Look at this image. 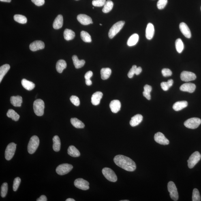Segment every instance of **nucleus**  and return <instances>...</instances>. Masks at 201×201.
<instances>
[{"label": "nucleus", "instance_id": "obj_11", "mask_svg": "<svg viewBox=\"0 0 201 201\" xmlns=\"http://www.w3.org/2000/svg\"><path fill=\"white\" fill-rule=\"evenodd\" d=\"M74 185L77 188L83 190H88L89 188V183L82 178H78L75 180Z\"/></svg>", "mask_w": 201, "mask_h": 201}, {"label": "nucleus", "instance_id": "obj_55", "mask_svg": "<svg viewBox=\"0 0 201 201\" xmlns=\"http://www.w3.org/2000/svg\"><path fill=\"white\" fill-rule=\"evenodd\" d=\"M1 2H10L11 0H0Z\"/></svg>", "mask_w": 201, "mask_h": 201}, {"label": "nucleus", "instance_id": "obj_56", "mask_svg": "<svg viewBox=\"0 0 201 201\" xmlns=\"http://www.w3.org/2000/svg\"><path fill=\"white\" fill-rule=\"evenodd\" d=\"M66 201H75V200L74 199H72V198H69L67 199L66 200Z\"/></svg>", "mask_w": 201, "mask_h": 201}, {"label": "nucleus", "instance_id": "obj_26", "mask_svg": "<svg viewBox=\"0 0 201 201\" xmlns=\"http://www.w3.org/2000/svg\"><path fill=\"white\" fill-rule=\"evenodd\" d=\"M53 141V148L54 151L56 152L59 151L61 148V142L59 137L57 135L54 136Z\"/></svg>", "mask_w": 201, "mask_h": 201}, {"label": "nucleus", "instance_id": "obj_59", "mask_svg": "<svg viewBox=\"0 0 201 201\" xmlns=\"http://www.w3.org/2000/svg\"><path fill=\"white\" fill-rule=\"evenodd\" d=\"M76 1H78V0H76Z\"/></svg>", "mask_w": 201, "mask_h": 201}, {"label": "nucleus", "instance_id": "obj_17", "mask_svg": "<svg viewBox=\"0 0 201 201\" xmlns=\"http://www.w3.org/2000/svg\"><path fill=\"white\" fill-rule=\"evenodd\" d=\"M180 31L184 36L187 38H190L191 36V33L188 26L185 22H181L179 25Z\"/></svg>", "mask_w": 201, "mask_h": 201}, {"label": "nucleus", "instance_id": "obj_13", "mask_svg": "<svg viewBox=\"0 0 201 201\" xmlns=\"http://www.w3.org/2000/svg\"><path fill=\"white\" fill-rule=\"evenodd\" d=\"M180 78L183 81L189 82L196 80V76L194 73L185 71L181 73Z\"/></svg>", "mask_w": 201, "mask_h": 201}, {"label": "nucleus", "instance_id": "obj_38", "mask_svg": "<svg viewBox=\"0 0 201 201\" xmlns=\"http://www.w3.org/2000/svg\"><path fill=\"white\" fill-rule=\"evenodd\" d=\"M80 37L82 40L86 43H90L92 41L91 36L87 32L83 31L81 32Z\"/></svg>", "mask_w": 201, "mask_h": 201}, {"label": "nucleus", "instance_id": "obj_1", "mask_svg": "<svg viewBox=\"0 0 201 201\" xmlns=\"http://www.w3.org/2000/svg\"><path fill=\"white\" fill-rule=\"evenodd\" d=\"M114 161L118 167L128 171H134L136 169V165L135 162L125 156L120 155L116 156Z\"/></svg>", "mask_w": 201, "mask_h": 201}, {"label": "nucleus", "instance_id": "obj_30", "mask_svg": "<svg viewBox=\"0 0 201 201\" xmlns=\"http://www.w3.org/2000/svg\"><path fill=\"white\" fill-rule=\"evenodd\" d=\"M63 35L65 40L69 41L72 40L75 38V34L72 30L66 29L64 32Z\"/></svg>", "mask_w": 201, "mask_h": 201}, {"label": "nucleus", "instance_id": "obj_40", "mask_svg": "<svg viewBox=\"0 0 201 201\" xmlns=\"http://www.w3.org/2000/svg\"><path fill=\"white\" fill-rule=\"evenodd\" d=\"M175 45L177 52L178 53H181L184 48V44L181 39H177L176 41Z\"/></svg>", "mask_w": 201, "mask_h": 201}, {"label": "nucleus", "instance_id": "obj_37", "mask_svg": "<svg viewBox=\"0 0 201 201\" xmlns=\"http://www.w3.org/2000/svg\"><path fill=\"white\" fill-rule=\"evenodd\" d=\"M152 90V88L151 86L146 85L144 87V91L143 94L144 97H145L148 100L151 99V93Z\"/></svg>", "mask_w": 201, "mask_h": 201}, {"label": "nucleus", "instance_id": "obj_45", "mask_svg": "<svg viewBox=\"0 0 201 201\" xmlns=\"http://www.w3.org/2000/svg\"><path fill=\"white\" fill-rule=\"evenodd\" d=\"M106 1V0H94L92 4L94 7H101L104 6Z\"/></svg>", "mask_w": 201, "mask_h": 201}, {"label": "nucleus", "instance_id": "obj_42", "mask_svg": "<svg viewBox=\"0 0 201 201\" xmlns=\"http://www.w3.org/2000/svg\"><path fill=\"white\" fill-rule=\"evenodd\" d=\"M7 190H8V185L7 183H3L1 187V195L2 198H5L6 196Z\"/></svg>", "mask_w": 201, "mask_h": 201}, {"label": "nucleus", "instance_id": "obj_12", "mask_svg": "<svg viewBox=\"0 0 201 201\" xmlns=\"http://www.w3.org/2000/svg\"><path fill=\"white\" fill-rule=\"evenodd\" d=\"M154 140L157 143L162 145H168L170 143L169 140L166 138L163 133L158 132L155 135Z\"/></svg>", "mask_w": 201, "mask_h": 201}, {"label": "nucleus", "instance_id": "obj_7", "mask_svg": "<svg viewBox=\"0 0 201 201\" xmlns=\"http://www.w3.org/2000/svg\"><path fill=\"white\" fill-rule=\"evenodd\" d=\"M201 158V155L199 152L196 151L193 153L187 161L189 168L191 169L194 168L197 163L200 161Z\"/></svg>", "mask_w": 201, "mask_h": 201}, {"label": "nucleus", "instance_id": "obj_44", "mask_svg": "<svg viewBox=\"0 0 201 201\" xmlns=\"http://www.w3.org/2000/svg\"><path fill=\"white\" fill-rule=\"evenodd\" d=\"M21 180L20 177H16L14 180L13 183V189L14 191L17 190L19 187Z\"/></svg>", "mask_w": 201, "mask_h": 201}, {"label": "nucleus", "instance_id": "obj_25", "mask_svg": "<svg viewBox=\"0 0 201 201\" xmlns=\"http://www.w3.org/2000/svg\"><path fill=\"white\" fill-rule=\"evenodd\" d=\"M21 84L22 86L28 91H31L34 89L35 87V85L34 83L26 80L25 79L22 80Z\"/></svg>", "mask_w": 201, "mask_h": 201}, {"label": "nucleus", "instance_id": "obj_16", "mask_svg": "<svg viewBox=\"0 0 201 201\" xmlns=\"http://www.w3.org/2000/svg\"><path fill=\"white\" fill-rule=\"evenodd\" d=\"M196 85L191 83H187L184 84L180 86V90L182 91L189 92L193 93L196 89Z\"/></svg>", "mask_w": 201, "mask_h": 201}, {"label": "nucleus", "instance_id": "obj_23", "mask_svg": "<svg viewBox=\"0 0 201 201\" xmlns=\"http://www.w3.org/2000/svg\"><path fill=\"white\" fill-rule=\"evenodd\" d=\"M10 102L13 106L20 107L21 106L22 103V97L19 95L11 97L10 98Z\"/></svg>", "mask_w": 201, "mask_h": 201}, {"label": "nucleus", "instance_id": "obj_5", "mask_svg": "<svg viewBox=\"0 0 201 201\" xmlns=\"http://www.w3.org/2000/svg\"><path fill=\"white\" fill-rule=\"evenodd\" d=\"M102 173L105 178L108 181L112 182H115L117 181V176L111 169L106 167L103 169Z\"/></svg>", "mask_w": 201, "mask_h": 201}, {"label": "nucleus", "instance_id": "obj_60", "mask_svg": "<svg viewBox=\"0 0 201 201\" xmlns=\"http://www.w3.org/2000/svg\"></svg>", "mask_w": 201, "mask_h": 201}, {"label": "nucleus", "instance_id": "obj_9", "mask_svg": "<svg viewBox=\"0 0 201 201\" xmlns=\"http://www.w3.org/2000/svg\"><path fill=\"white\" fill-rule=\"evenodd\" d=\"M201 123V120L198 118H192L187 120L184 125L188 128L195 129L198 127Z\"/></svg>", "mask_w": 201, "mask_h": 201}, {"label": "nucleus", "instance_id": "obj_41", "mask_svg": "<svg viewBox=\"0 0 201 201\" xmlns=\"http://www.w3.org/2000/svg\"><path fill=\"white\" fill-rule=\"evenodd\" d=\"M173 80H168L167 82H162L161 84L162 88L164 91H167L173 84Z\"/></svg>", "mask_w": 201, "mask_h": 201}, {"label": "nucleus", "instance_id": "obj_28", "mask_svg": "<svg viewBox=\"0 0 201 201\" xmlns=\"http://www.w3.org/2000/svg\"><path fill=\"white\" fill-rule=\"evenodd\" d=\"M73 63L76 69L81 68L85 63L84 60H80L76 55H74L72 57Z\"/></svg>", "mask_w": 201, "mask_h": 201}, {"label": "nucleus", "instance_id": "obj_48", "mask_svg": "<svg viewBox=\"0 0 201 201\" xmlns=\"http://www.w3.org/2000/svg\"><path fill=\"white\" fill-rule=\"evenodd\" d=\"M137 66L136 65H133L132 67V68L130 70L128 74V76L130 78H131L134 76V75L135 74V72H136V69L137 68Z\"/></svg>", "mask_w": 201, "mask_h": 201}, {"label": "nucleus", "instance_id": "obj_8", "mask_svg": "<svg viewBox=\"0 0 201 201\" xmlns=\"http://www.w3.org/2000/svg\"><path fill=\"white\" fill-rule=\"evenodd\" d=\"M16 147V144L14 143H11L7 146L5 152V158L7 161L12 159L15 154Z\"/></svg>", "mask_w": 201, "mask_h": 201}, {"label": "nucleus", "instance_id": "obj_2", "mask_svg": "<svg viewBox=\"0 0 201 201\" xmlns=\"http://www.w3.org/2000/svg\"><path fill=\"white\" fill-rule=\"evenodd\" d=\"M33 108L34 113L37 116H42L44 113V103L42 99H36L34 102Z\"/></svg>", "mask_w": 201, "mask_h": 201}, {"label": "nucleus", "instance_id": "obj_19", "mask_svg": "<svg viewBox=\"0 0 201 201\" xmlns=\"http://www.w3.org/2000/svg\"><path fill=\"white\" fill-rule=\"evenodd\" d=\"M103 96V94L100 91H97L94 93L91 97V103L94 106H97L100 103Z\"/></svg>", "mask_w": 201, "mask_h": 201}, {"label": "nucleus", "instance_id": "obj_36", "mask_svg": "<svg viewBox=\"0 0 201 201\" xmlns=\"http://www.w3.org/2000/svg\"><path fill=\"white\" fill-rule=\"evenodd\" d=\"M113 2L110 0H108L106 1V2L102 10L103 12L104 13H107L110 12L113 8Z\"/></svg>", "mask_w": 201, "mask_h": 201}, {"label": "nucleus", "instance_id": "obj_27", "mask_svg": "<svg viewBox=\"0 0 201 201\" xmlns=\"http://www.w3.org/2000/svg\"><path fill=\"white\" fill-rule=\"evenodd\" d=\"M67 153L73 157H78L80 156V151L75 146L73 145L69 146L67 150Z\"/></svg>", "mask_w": 201, "mask_h": 201}, {"label": "nucleus", "instance_id": "obj_33", "mask_svg": "<svg viewBox=\"0 0 201 201\" xmlns=\"http://www.w3.org/2000/svg\"><path fill=\"white\" fill-rule=\"evenodd\" d=\"M112 70L109 68H103L101 70V77L103 80H106L110 77Z\"/></svg>", "mask_w": 201, "mask_h": 201}, {"label": "nucleus", "instance_id": "obj_10", "mask_svg": "<svg viewBox=\"0 0 201 201\" xmlns=\"http://www.w3.org/2000/svg\"><path fill=\"white\" fill-rule=\"evenodd\" d=\"M168 190L172 199L174 201H177L178 199L177 189L173 182L171 181L169 182L168 184Z\"/></svg>", "mask_w": 201, "mask_h": 201}, {"label": "nucleus", "instance_id": "obj_49", "mask_svg": "<svg viewBox=\"0 0 201 201\" xmlns=\"http://www.w3.org/2000/svg\"><path fill=\"white\" fill-rule=\"evenodd\" d=\"M162 74L164 77L170 76L172 75V72L170 69L165 68L162 71Z\"/></svg>", "mask_w": 201, "mask_h": 201}, {"label": "nucleus", "instance_id": "obj_32", "mask_svg": "<svg viewBox=\"0 0 201 201\" xmlns=\"http://www.w3.org/2000/svg\"><path fill=\"white\" fill-rule=\"evenodd\" d=\"M71 122L75 127L77 129H82L85 127L84 124L76 118H71Z\"/></svg>", "mask_w": 201, "mask_h": 201}, {"label": "nucleus", "instance_id": "obj_35", "mask_svg": "<svg viewBox=\"0 0 201 201\" xmlns=\"http://www.w3.org/2000/svg\"><path fill=\"white\" fill-rule=\"evenodd\" d=\"M7 117L11 118L13 121H18L20 118V115L12 109L8 110L7 113Z\"/></svg>", "mask_w": 201, "mask_h": 201}, {"label": "nucleus", "instance_id": "obj_51", "mask_svg": "<svg viewBox=\"0 0 201 201\" xmlns=\"http://www.w3.org/2000/svg\"><path fill=\"white\" fill-rule=\"evenodd\" d=\"M93 75V73L91 71H88L85 75V80H89Z\"/></svg>", "mask_w": 201, "mask_h": 201}, {"label": "nucleus", "instance_id": "obj_39", "mask_svg": "<svg viewBox=\"0 0 201 201\" xmlns=\"http://www.w3.org/2000/svg\"><path fill=\"white\" fill-rule=\"evenodd\" d=\"M15 21L18 23L24 24L27 23V18L26 17L21 15H15L14 17Z\"/></svg>", "mask_w": 201, "mask_h": 201}, {"label": "nucleus", "instance_id": "obj_22", "mask_svg": "<svg viewBox=\"0 0 201 201\" xmlns=\"http://www.w3.org/2000/svg\"><path fill=\"white\" fill-rule=\"evenodd\" d=\"M63 17L61 15L57 16L53 22V27L55 29H59L62 27L63 25Z\"/></svg>", "mask_w": 201, "mask_h": 201}, {"label": "nucleus", "instance_id": "obj_3", "mask_svg": "<svg viewBox=\"0 0 201 201\" xmlns=\"http://www.w3.org/2000/svg\"><path fill=\"white\" fill-rule=\"evenodd\" d=\"M40 140L38 136H33L30 138L28 145V151L31 154H32L36 151L38 148Z\"/></svg>", "mask_w": 201, "mask_h": 201}, {"label": "nucleus", "instance_id": "obj_53", "mask_svg": "<svg viewBox=\"0 0 201 201\" xmlns=\"http://www.w3.org/2000/svg\"><path fill=\"white\" fill-rule=\"evenodd\" d=\"M142 69L140 67H137L136 70V72H135V74L138 75H139L141 72H142Z\"/></svg>", "mask_w": 201, "mask_h": 201}, {"label": "nucleus", "instance_id": "obj_57", "mask_svg": "<svg viewBox=\"0 0 201 201\" xmlns=\"http://www.w3.org/2000/svg\"><path fill=\"white\" fill-rule=\"evenodd\" d=\"M121 201H129V200H121Z\"/></svg>", "mask_w": 201, "mask_h": 201}, {"label": "nucleus", "instance_id": "obj_50", "mask_svg": "<svg viewBox=\"0 0 201 201\" xmlns=\"http://www.w3.org/2000/svg\"><path fill=\"white\" fill-rule=\"evenodd\" d=\"M32 2L37 6H41L44 4V0H31Z\"/></svg>", "mask_w": 201, "mask_h": 201}, {"label": "nucleus", "instance_id": "obj_15", "mask_svg": "<svg viewBox=\"0 0 201 201\" xmlns=\"http://www.w3.org/2000/svg\"><path fill=\"white\" fill-rule=\"evenodd\" d=\"M77 19L81 24L85 25H89L93 22L91 18L85 14L79 15Z\"/></svg>", "mask_w": 201, "mask_h": 201}, {"label": "nucleus", "instance_id": "obj_29", "mask_svg": "<svg viewBox=\"0 0 201 201\" xmlns=\"http://www.w3.org/2000/svg\"><path fill=\"white\" fill-rule=\"evenodd\" d=\"M66 67L67 64L64 60H60L56 63V69L59 73L62 72L64 69H66Z\"/></svg>", "mask_w": 201, "mask_h": 201}, {"label": "nucleus", "instance_id": "obj_43", "mask_svg": "<svg viewBox=\"0 0 201 201\" xmlns=\"http://www.w3.org/2000/svg\"><path fill=\"white\" fill-rule=\"evenodd\" d=\"M193 201H201V197L199 192L198 189H194L193 190L192 195Z\"/></svg>", "mask_w": 201, "mask_h": 201}, {"label": "nucleus", "instance_id": "obj_34", "mask_svg": "<svg viewBox=\"0 0 201 201\" xmlns=\"http://www.w3.org/2000/svg\"><path fill=\"white\" fill-rule=\"evenodd\" d=\"M10 68V65L8 64L4 65L0 67V82H1L4 76L7 74Z\"/></svg>", "mask_w": 201, "mask_h": 201}, {"label": "nucleus", "instance_id": "obj_54", "mask_svg": "<svg viewBox=\"0 0 201 201\" xmlns=\"http://www.w3.org/2000/svg\"><path fill=\"white\" fill-rule=\"evenodd\" d=\"M85 83L86 85L88 86H90L92 84V82L90 79L85 80Z\"/></svg>", "mask_w": 201, "mask_h": 201}, {"label": "nucleus", "instance_id": "obj_24", "mask_svg": "<svg viewBox=\"0 0 201 201\" xmlns=\"http://www.w3.org/2000/svg\"><path fill=\"white\" fill-rule=\"evenodd\" d=\"M188 106L187 101H178L174 104L173 108L176 111H179L183 109V108L186 107Z\"/></svg>", "mask_w": 201, "mask_h": 201}, {"label": "nucleus", "instance_id": "obj_31", "mask_svg": "<svg viewBox=\"0 0 201 201\" xmlns=\"http://www.w3.org/2000/svg\"><path fill=\"white\" fill-rule=\"evenodd\" d=\"M139 39V35L137 34H134L129 37L127 41V44L129 46H135L138 43Z\"/></svg>", "mask_w": 201, "mask_h": 201}, {"label": "nucleus", "instance_id": "obj_46", "mask_svg": "<svg viewBox=\"0 0 201 201\" xmlns=\"http://www.w3.org/2000/svg\"><path fill=\"white\" fill-rule=\"evenodd\" d=\"M70 101L72 104L76 106H78L80 105V100L78 97L72 95L70 97Z\"/></svg>", "mask_w": 201, "mask_h": 201}, {"label": "nucleus", "instance_id": "obj_52", "mask_svg": "<svg viewBox=\"0 0 201 201\" xmlns=\"http://www.w3.org/2000/svg\"><path fill=\"white\" fill-rule=\"evenodd\" d=\"M36 200L37 201H47L48 200H47L46 197L45 195H42L40 198L37 199Z\"/></svg>", "mask_w": 201, "mask_h": 201}, {"label": "nucleus", "instance_id": "obj_14", "mask_svg": "<svg viewBox=\"0 0 201 201\" xmlns=\"http://www.w3.org/2000/svg\"><path fill=\"white\" fill-rule=\"evenodd\" d=\"M45 44L44 42L40 40H36L32 43L30 45V49L32 51L35 52L36 51L43 49L44 48Z\"/></svg>", "mask_w": 201, "mask_h": 201}, {"label": "nucleus", "instance_id": "obj_6", "mask_svg": "<svg viewBox=\"0 0 201 201\" xmlns=\"http://www.w3.org/2000/svg\"><path fill=\"white\" fill-rule=\"evenodd\" d=\"M73 167L68 163H63L60 165L56 169V172L59 175L63 176L68 174L72 170Z\"/></svg>", "mask_w": 201, "mask_h": 201}, {"label": "nucleus", "instance_id": "obj_20", "mask_svg": "<svg viewBox=\"0 0 201 201\" xmlns=\"http://www.w3.org/2000/svg\"><path fill=\"white\" fill-rule=\"evenodd\" d=\"M155 33L154 27L153 24H148L146 30V37L148 40H151L153 38Z\"/></svg>", "mask_w": 201, "mask_h": 201}, {"label": "nucleus", "instance_id": "obj_47", "mask_svg": "<svg viewBox=\"0 0 201 201\" xmlns=\"http://www.w3.org/2000/svg\"><path fill=\"white\" fill-rule=\"evenodd\" d=\"M168 0H159L158 2L157 6L159 9H162L167 4Z\"/></svg>", "mask_w": 201, "mask_h": 201}, {"label": "nucleus", "instance_id": "obj_21", "mask_svg": "<svg viewBox=\"0 0 201 201\" xmlns=\"http://www.w3.org/2000/svg\"><path fill=\"white\" fill-rule=\"evenodd\" d=\"M143 117L141 114H137L131 118V121H130V124L131 126H136L141 123L143 121Z\"/></svg>", "mask_w": 201, "mask_h": 201}, {"label": "nucleus", "instance_id": "obj_58", "mask_svg": "<svg viewBox=\"0 0 201 201\" xmlns=\"http://www.w3.org/2000/svg\"><path fill=\"white\" fill-rule=\"evenodd\" d=\"M99 25H102V24H99Z\"/></svg>", "mask_w": 201, "mask_h": 201}, {"label": "nucleus", "instance_id": "obj_4", "mask_svg": "<svg viewBox=\"0 0 201 201\" xmlns=\"http://www.w3.org/2000/svg\"><path fill=\"white\" fill-rule=\"evenodd\" d=\"M125 24V22L120 21L116 22L112 26L108 33V37L110 39H112L121 30Z\"/></svg>", "mask_w": 201, "mask_h": 201}, {"label": "nucleus", "instance_id": "obj_18", "mask_svg": "<svg viewBox=\"0 0 201 201\" xmlns=\"http://www.w3.org/2000/svg\"><path fill=\"white\" fill-rule=\"evenodd\" d=\"M121 104L118 100H112L110 104V107L112 112L114 113H117L121 110Z\"/></svg>", "mask_w": 201, "mask_h": 201}]
</instances>
